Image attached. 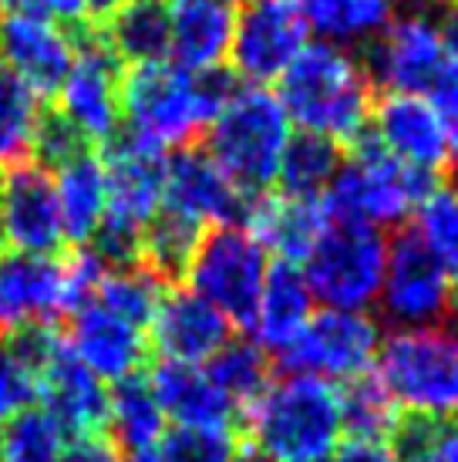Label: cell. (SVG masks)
<instances>
[{
	"instance_id": "6da1fadb",
	"label": "cell",
	"mask_w": 458,
	"mask_h": 462,
	"mask_svg": "<svg viewBox=\"0 0 458 462\" xmlns=\"http://www.w3.org/2000/svg\"><path fill=\"white\" fill-rule=\"evenodd\" d=\"M240 88L233 71H186L179 65H132L118 78V108L128 129L166 145H196Z\"/></svg>"
},
{
	"instance_id": "7a4b0ae2",
	"label": "cell",
	"mask_w": 458,
	"mask_h": 462,
	"mask_svg": "<svg viewBox=\"0 0 458 462\" xmlns=\"http://www.w3.org/2000/svg\"><path fill=\"white\" fill-rule=\"evenodd\" d=\"M280 105L300 132H314L337 145L368 129L374 108V81L364 65L337 44H307L280 78Z\"/></svg>"
},
{
	"instance_id": "3957f363",
	"label": "cell",
	"mask_w": 458,
	"mask_h": 462,
	"mask_svg": "<svg viewBox=\"0 0 458 462\" xmlns=\"http://www.w3.org/2000/svg\"><path fill=\"white\" fill-rule=\"evenodd\" d=\"M243 429L270 462H331L344 446L341 392L310 374L273 378L243 411Z\"/></svg>"
},
{
	"instance_id": "277c9868",
	"label": "cell",
	"mask_w": 458,
	"mask_h": 462,
	"mask_svg": "<svg viewBox=\"0 0 458 462\" xmlns=\"http://www.w3.org/2000/svg\"><path fill=\"white\" fill-rule=\"evenodd\" d=\"M287 142L290 118L280 98L263 85H246L233 91L226 108L209 125L203 149L246 199H256L277 186Z\"/></svg>"
},
{
	"instance_id": "5b68a950",
	"label": "cell",
	"mask_w": 458,
	"mask_h": 462,
	"mask_svg": "<svg viewBox=\"0 0 458 462\" xmlns=\"http://www.w3.org/2000/svg\"><path fill=\"white\" fill-rule=\"evenodd\" d=\"M438 182L442 180L432 172L405 166L384 149L374 132L364 129L347 145V162H341L324 203L331 209V219H357L384 230L405 223Z\"/></svg>"
},
{
	"instance_id": "8992f818",
	"label": "cell",
	"mask_w": 458,
	"mask_h": 462,
	"mask_svg": "<svg viewBox=\"0 0 458 462\" xmlns=\"http://www.w3.org/2000/svg\"><path fill=\"white\" fill-rule=\"evenodd\" d=\"M374 378L391 395L401 415L452 419L458 415V331L452 328H408L381 341Z\"/></svg>"
},
{
	"instance_id": "52a82bcc",
	"label": "cell",
	"mask_w": 458,
	"mask_h": 462,
	"mask_svg": "<svg viewBox=\"0 0 458 462\" xmlns=\"http://www.w3.org/2000/svg\"><path fill=\"white\" fill-rule=\"evenodd\" d=\"M384 230L357 219H331L317 246L304 260V277L324 308L368 310L378 304L388 267Z\"/></svg>"
},
{
	"instance_id": "ba28073f",
	"label": "cell",
	"mask_w": 458,
	"mask_h": 462,
	"mask_svg": "<svg viewBox=\"0 0 458 462\" xmlns=\"http://www.w3.org/2000/svg\"><path fill=\"white\" fill-rule=\"evenodd\" d=\"M267 250L240 223L213 226L196 246L186 281L189 291L226 318L233 328H250L267 281Z\"/></svg>"
},
{
	"instance_id": "9c48e42d",
	"label": "cell",
	"mask_w": 458,
	"mask_h": 462,
	"mask_svg": "<svg viewBox=\"0 0 458 462\" xmlns=\"http://www.w3.org/2000/svg\"><path fill=\"white\" fill-rule=\"evenodd\" d=\"M381 341V324L368 310L320 308L277 358L287 374H310L331 385H347L374 372Z\"/></svg>"
},
{
	"instance_id": "30bf717a",
	"label": "cell",
	"mask_w": 458,
	"mask_h": 462,
	"mask_svg": "<svg viewBox=\"0 0 458 462\" xmlns=\"http://www.w3.org/2000/svg\"><path fill=\"white\" fill-rule=\"evenodd\" d=\"M105 166V226L142 236L145 223L162 209L169 159L159 142L139 132H114L102 145Z\"/></svg>"
},
{
	"instance_id": "8fae6325",
	"label": "cell",
	"mask_w": 458,
	"mask_h": 462,
	"mask_svg": "<svg viewBox=\"0 0 458 462\" xmlns=\"http://www.w3.org/2000/svg\"><path fill=\"white\" fill-rule=\"evenodd\" d=\"M455 304V283L438 260L421 246L415 230H401L395 244L388 246V267H384L378 308L395 331L408 328H435L452 314Z\"/></svg>"
},
{
	"instance_id": "7c38bea8",
	"label": "cell",
	"mask_w": 458,
	"mask_h": 462,
	"mask_svg": "<svg viewBox=\"0 0 458 462\" xmlns=\"http://www.w3.org/2000/svg\"><path fill=\"white\" fill-rule=\"evenodd\" d=\"M75 41V65L58 91V108L91 139V145H105L118 132V78L122 61L105 41L98 24L68 27Z\"/></svg>"
},
{
	"instance_id": "4fadbf2b",
	"label": "cell",
	"mask_w": 458,
	"mask_h": 462,
	"mask_svg": "<svg viewBox=\"0 0 458 462\" xmlns=\"http://www.w3.org/2000/svg\"><path fill=\"white\" fill-rule=\"evenodd\" d=\"M307 31L293 0H243L229 41L233 75H243L250 85L277 81L307 48Z\"/></svg>"
},
{
	"instance_id": "5bb4252c",
	"label": "cell",
	"mask_w": 458,
	"mask_h": 462,
	"mask_svg": "<svg viewBox=\"0 0 458 462\" xmlns=\"http://www.w3.org/2000/svg\"><path fill=\"white\" fill-rule=\"evenodd\" d=\"M0 244L38 257H58L68 246L51 172L31 159L7 166L0 180Z\"/></svg>"
},
{
	"instance_id": "9a60e30c",
	"label": "cell",
	"mask_w": 458,
	"mask_h": 462,
	"mask_svg": "<svg viewBox=\"0 0 458 462\" xmlns=\"http://www.w3.org/2000/svg\"><path fill=\"white\" fill-rule=\"evenodd\" d=\"M71 314L64 257L0 254V337L27 328H54Z\"/></svg>"
},
{
	"instance_id": "2e32d148",
	"label": "cell",
	"mask_w": 458,
	"mask_h": 462,
	"mask_svg": "<svg viewBox=\"0 0 458 462\" xmlns=\"http://www.w3.org/2000/svg\"><path fill=\"white\" fill-rule=\"evenodd\" d=\"M364 71L374 85L384 91H405V95H425L432 81L448 65L438 27L425 14H408L401 21H391L384 34L368 44Z\"/></svg>"
},
{
	"instance_id": "e0dca14e",
	"label": "cell",
	"mask_w": 458,
	"mask_h": 462,
	"mask_svg": "<svg viewBox=\"0 0 458 462\" xmlns=\"http://www.w3.org/2000/svg\"><path fill=\"white\" fill-rule=\"evenodd\" d=\"M0 65H7L34 95L58 98L75 65L71 31L34 14H0Z\"/></svg>"
},
{
	"instance_id": "ac0fdd59",
	"label": "cell",
	"mask_w": 458,
	"mask_h": 462,
	"mask_svg": "<svg viewBox=\"0 0 458 462\" xmlns=\"http://www.w3.org/2000/svg\"><path fill=\"white\" fill-rule=\"evenodd\" d=\"M68 318L71 324L61 334L64 347L95 378H102L105 385H114V382H125L142 372V365L149 358V334L142 328L122 321L98 300L81 304Z\"/></svg>"
},
{
	"instance_id": "d6986e66",
	"label": "cell",
	"mask_w": 458,
	"mask_h": 462,
	"mask_svg": "<svg viewBox=\"0 0 458 462\" xmlns=\"http://www.w3.org/2000/svg\"><path fill=\"white\" fill-rule=\"evenodd\" d=\"M371 132L405 166L432 172L438 180L455 162L445 129L425 95L384 91L381 98H374V108H371Z\"/></svg>"
},
{
	"instance_id": "ffe728a7",
	"label": "cell",
	"mask_w": 458,
	"mask_h": 462,
	"mask_svg": "<svg viewBox=\"0 0 458 462\" xmlns=\"http://www.w3.org/2000/svg\"><path fill=\"white\" fill-rule=\"evenodd\" d=\"M149 345L159 358L182 365H206L233 337V324L213 304H206L189 287H172L162 294L149 324Z\"/></svg>"
},
{
	"instance_id": "44dd1931",
	"label": "cell",
	"mask_w": 458,
	"mask_h": 462,
	"mask_svg": "<svg viewBox=\"0 0 458 462\" xmlns=\"http://www.w3.org/2000/svg\"><path fill=\"white\" fill-rule=\"evenodd\" d=\"M162 206L203 223V226L206 223H216V226L240 223L243 226L250 199L229 182V176L213 162V155L206 152L203 145H186L169 162Z\"/></svg>"
},
{
	"instance_id": "7402d4cb",
	"label": "cell",
	"mask_w": 458,
	"mask_h": 462,
	"mask_svg": "<svg viewBox=\"0 0 458 462\" xmlns=\"http://www.w3.org/2000/svg\"><path fill=\"white\" fill-rule=\"evenodd\" d=\"M145 378H149V388H152L159 409L166 411V422H172L176 429L236 432L243 411L209 382L203 365H182V361L159 358Z\"/></svg>"
},
{
	"instance_id": "603a6c76",
	"label": "cell",
	"mask_w": 458,
	"mask_h": 462,
	"mask_svg": "<svg viewBox=\"0 0 458 462\" xmlns=\"http://www.w3.org/2000/svg\"><path fill=\"white\" fill-rule=\"evenodd\" d=\"M108 392L102 378L81 365V361L58 341L44 368H41V392L38 398L44 402V411H51L58 425L68 436H91V432H105L108 422Z\"/></svg>"
},
{
	"instance_id": "cb8c5ba5",
	"label": "cell",
	"mask_w": 458,
	"mask_h": 462,
	"mask_svg": "<svg viewBox=\"0 0 458 462\" xmlns=\"http://www.w3.org/2000/svg\"><path fill=\"white\" fill-rule=\"evenodd\" d=\"M246 230L263 244V250L277 254L283 263L304 267L310 250L317 246L324 230L331 226V209L320 199H297V196L263 193L246 206Z\"/></svg>"
},
{
	"instance_id": "d4e9b609",
	"label": "cell",
	"mask_w": 458,
	"mask_h": 462,
	"mask_svg": "<svg viewBox=\"0 0 458 462\" xmlns=\"http://www.w3.org/2000/svg\"><path fill=\"white\" fill-rule=\"evenodd\" d=\"M314 314V294L307 283L304 270L297 263H270L267 281H263V294L253 314V341L267 355H280L297 334L304 331V324Z\"/></svg>"
},
{
	"instance_id": "484cf974",
	"label": "cell",
	"mask_w": 458,
	"mask_h": 462,
	"mask_svg": "<svg viewBox=\"0 0 458 462\" xmlns=\"http://www.w3.org/2000/svg\"><path fill=\"white\" fill-rule=\"evenodd\" d=\"M233 7L216 0H172V48L179 68L209 71L223 68L233 41Z\"/></svg>"
},
{
	"instance_id": "4316f807",
	"label": "cell",
	"mask_w": 458,
	"mask_h": 462,
	"mask_svg": "<svg viewBox=\"0 0 458 462\" xmlns=\"http://www.w3.org/2000/svg\"><path fill=\"white\" fill-rule=\"evenodd\" d=\"M61 341L54 328H27L0 337V425L34 409L41 392V368Z\"/></svg>"
},
{
	"instance_id": "83f0119b",
	"label": "cell",
	"mask_w": 458,
	"mask_h": 462,
	"mask_svg": "<svg viewBox=\"0 0 458 462\" xmlns=\"http://www.w3.org/2000/svg\"><path fill=\"white\" fill-rule=\"evenodd\" d=\"M118 61L155 65L172 48V0H125L102 24Z\"/></svg>"
},
{
	"instance_id": "f1b7e54d",
	"label": "cell",
	"mask_w": 458,
	"mask_h": 462,
	"mask_svg": "<svg viewBox=\"0 0 458 462\" xmlns=\"http://www.w3.org/2000/svg\"><path fill=\"white\" fill-rule=\"evenodd\" d=\"M166 411L159 409L149 378L132 374L125 382H114L108 392V422L105 436L112 439L118 452H152L166 436Z\"/></svg>"
},
{
	"instance_id": "f546056e",
	"label": "cell",
	"mask_w": 458,
	"mask_h": 462,
	"mask_svg": "<svg viewBox=\"0 0 458 462\" xmlns=\"http://www.w3.org/2000/svg\"><path fill=\"white\" fill-rule=\"evenodd\" d=\"M58 209H61L64 240L71 246H88L105 217V166L95 152L58 169L54 180Z\"/></svg>"
},
{
	"instance_id": "4dcf8cb0",
	"label": "cell",
	"mask_w": 458,
	"mask_h": 462,
	"mask_svg": "<svg viewBox=\"0 0 458 462\" xmlns=\"http://www.w3.org/2000/svg\"><path fill=\"white\" fill-rule=\"evenodd\" d=\"M206 226L196 223V219L182 217L176 209L162 206L142 230V244H139V263L155 281H179L186 277L192 257H196V246L203 240Z\"/></svg>"
},
{
	"instance_id": "1f68e13d",
	"label": "cell",
	"mask_w": 458,
	"mask_h": 462,
	"mask_svg": "<svg viewBox=\"0 0 458 462\" xmlns=\"http://www.w3.org/2000/svg\"><path fill=\"white\" fill-rule=\"evenodd\" d=\"M341 169V145L314 132H297L290 135L280 159L277 186L280 196H297V199H320L327 193Z\"/></svg>"
},
{
	"instance_id": "d6a6232c",
	"label": "cell",
	"mask_w": 458,
	"mask_h": 462,
	"mask_svg": "<svg viewBox=\"0 0 458 462\" xmlns=\"http://www.w3.org/2000/svg\"><path fill=\"white\" fill-rule=\"evenodd\" d=\"M203 368L209 374V382L240 411L250 409L273 382L270 355L256 341H243V337H229Z\"/></svg>"
},
{
	"instance_id": "836d02e7",
	"label": "cell",
	"mask_w": 458,
	"mask_h": 462,
	"mask_svg": "<svg viewBox=\"0 0 458 462\" xmlns=\"http://www.w3.org/2000/svg\"><path fill=\"white\" fill-rule=\"evenodd\" d=\"M297 7L304 14L307 27L341 44H371L378 34H384L395 14L391 0H297Z\"/></svg>"
},
{
	"instance_id": "e575fe53",
	"label": "cell",
	"mask_w": 458,
	"mask_h": 462,
	"mask_svg": "<svg viewBox=\"0 0 458 462\" xmlns=\"http://www.w3.org/2000/svg\"><path fill=\"white\" fill-rule=\"evenodd\" d=\"M341 392V425L347 442H391L401 411L374 374L337 385Z\"/></svg>"
},
{
	"instance_id": "d590c367",
	"label": "cell",
	"mask_w": 458,
	"mask_h": 462,
	"mask_svg": "<svg viewBox=\"0 0 458 462\" xmlns=\"http://www.w3.org/2000/svg\"><path fill=\"white\" fill-rule=\"evenodd\" d=\"M162 294H166V283L155 281L142 263H132V267L105 270L91 300H98L102 308L118 314L122 321L135 324V328H142V331H149V324H152L155 308H159Z\"/></svg>"
},
{
	"instance_id": "8d00e7d4",
	"label": "cell",
	"mask_w": 458,
	"mask_h": 462,
	"mask_svg": "<svg viewBox=\"0 0 458 462\" xmlns=\"http://www.w3.org/2000/svg\"><path fill=\"white\" fill-rule=\"evenodd\" d=\"M415 236L421 246L438 260L452 283H458V189L448 182H438L432 193L418 203L415 213Z\"/></svg>"
},
{
	"instance_id": "74e56055",
	"label": "cell",
	"mask_w": 458,
	"mask_h": 462,
	"mask_svg": "<svg viewBox=\"0 0 458 462\" xmlns=\"http://www.w3.org/2000/svg\"><path fill=\"white\" fill-rule=\"evenodd\" d=\"M64 446H68V432L58 425L51 411L38 405L0 425V459L4 462H58Z\"/></svg>"
},
{
	"instance_id": "f35d334b",
	"label": "cell",
	"mask_w": 458,
	"mask_h": 462,
	"mask_svg": "<svg viewBox=\"0 0 458 462\" xmlns=\"http://www.w3.org/2000/svg\"><path fill=\"white\" fill-rule=\"evenodd\" d=\"M38 112L34 91L11 68L0 65V166H14L31 155Z\"/></svg>"
},
{
	"instance_id": "ab89813d",
	"label": "cell",
	"mask_w": 458,
	"mask_h": 462,
	"mask_svg": "<svg viewBox=\"0 0 458 462\" xmlns=\"http://www.w3.org/2000/svg\"><path fill=\"white\" fill-rule=\"evenodd\" d=\"M98 145H91V139L78 129L71 118L64 116L58 105H48L38 112L34 122V135H31V162H38L48 172H58L68 162H75L81 155L95 152Z\"/></svg>"
},
{
	"instance_id": "60d3db41",
	"label": "cell",
	"mask_w": 458,
	"mask_h": 462,
	"mask_svg": "<svg viewBox=\"0 0 458 462\" xmlns=\"http://www.w3.org/2000/svg\"><path fill=\"white\" fill-rule=\"evenodd\" d=\"M159 459L162 462H233L240 452L236 432L223 429H176L159 442Z\"/></svg>"
},
{
	"instance_id": "b9f144b4",
	"label": "cell",
	"mask_w": 458,
	"mask_h": 462,
	"mask_svg": "<svg viewBox=\"0 0 458 462\" xmlns=\"http://www.w3.org/2000/svg\"><path fill=\"white\" fill-rule=\"evenodd\" d=\"M425 98L435 108V116H438V122H442V129L448 135L452 155L458 159V61L448 58V65L432 81V88L425 91Z\"/></svg>"
},
{
	"instance_id": "7bdbcfd3",
	"label": "cell",
	"mask_w": 458,
	"mask_h": 462,
	"mask_svg": "<svg viewBox=\"0 0 458 462\" xmlns=\"http://www.w3.org/2000/svg\"><path fill=\"white\" fill-rule=\"evenodd\" d=\"M58 462H122V452L105 432L91 436H71Z\"/></svg>"
},
{
	"instance_id": "ee69618b",
	"label": "cell",
	"mask_w": 458,
	"mask_h": 462,
	"mask_svg": "<svg viewBox=\"0 0 458 462\" xmlns=\"http://www.w3.org/2000/svg\"><path fill=\"white\" fill-rule=\"evenodd\" d=\"M334 462H401L388 442H344Z\"/></svg>"
},
{
	"instance_id": "f6af8a7d",
	"label": "cell",
	"mask_w": 458,
	"mask_h": 462,
	"mask_svg": "<svg viewBox=\"0 0 458 462\" xmlns=\"http://www.w3.org/2000/svg\"><path fill=\"white\" fill-rule=\"evenodd\" d=\"M432 462H458V415L435 422Z\"/></svg>"
},
{
	"instance_id": "bcb514c9",
	"label": "cell",
	"mask_w": 458,
	"mask_h": 462,
	"mask_svg": "<svg viewBox=\"0 0 458 462\" xmlns=\"http://www.w3.org/2000/svg\"><path fill=\"white\" fill-rule=\"evenodd\" d=\"M438 38H442V48L452 61H458V0H452L442 14V21H438Z\"/></svg>"
},
{
	"instance_id": "7dc6e473",
	"label": "cell",
	"mask_w": 458,
	"mask_h": 462,
	"mask_svg": "<svg viewBox=\"0 0 458 462\" xmlns=\"http://www.w3.org/2000/svg\"><path fill=\"white\" fill-rule=\"evenodd\" d=\"M125 0H85V14H88V24H98L102 27L108 17H112L118 7H122Z\"/></svg>"
},
{
	"instance_id": "c3c4849f",
	"label": "cell",
	"mask_w": 458,
	"mask_h": 462,
	"mask_svg": "<svg viewBox=\"0 0 458 462\" xmlns=\"http://www.w3.org/2000/svg\"><path fill=\"white\" fill-rule=\"evenodd\" d=\"M233 462H270V459L263 456V452H256L253 446H246V449L236 452V459H233Z\"/></svg>"
},
{
	"instance_id": "681fc988",
	"label": "cell",
	"mask_w": 458,
	"mask_h": 462,
	"mask_svg": "<svg viewBox=\"0 0 458 462\" xmlns=\"http://www.w3.org/2000/svg\"><path fill=\"white\" fill-rule=\"evenodd\" d=\"M122 462H162V459H159V452H132V456H125V459H122Z\"/></svg>"
},
{
	"instance_id": "f907efd6",
	"label": "cell",
	"mask_w": 458,
	"mask_h": 462,
	"mask_svg": "<svg viewBox=\"0 0 458 462\" xmlns=\"http://www.w3.org/2000/svg\"><path fill=\"white\" fill-rule=\"evenodd\" d=\"M216 4H226V7H236V4H240V0H216Z\"/></svg>"
},
{
	"instance_id": "816d5d0a",
	"label": "cell",
	"mask_w": 458,
	"mask_h": 462,
	"mask_svg": "<svg viewBox=\"0 0 458 462\" xmlns=\"http://www.w3.org/2000/svg\"><path fill=\"white\" fill-rule=\"evenodd\" d=\"M452 314H455V324H458V297H455V304H452ZM458 331V328H455Z\"/></svg>"
},
{
	"instance_id": "f5cc1de1",
	"label": "cell",
	"mask_w": 458,
	"mask_h": 462,
	"mask_svg": "<svg viewBox=\"0 0 458 462\" xmlns=\"http://www.w3.org/2000/svg\"><path fill=\"white\" fill-rule=\"evenodd\" d=\"M0 462H4V459H0Z\"/></svg>"
},
{
	"instance_id": "db71d44e",
	"label": "cell",
	"mask_w": 458,
	"mask_h": 462,
	"mask_svg": "<svg viewBox=\"0 0 458 462\" xmlns=\"http://www.w3.org/2000/svg\"><path fill=\"white\" fill-rule=\"evenodd\" d=\"M331 462H334V459H331Z\"/></svg>"
}]
</instances>
